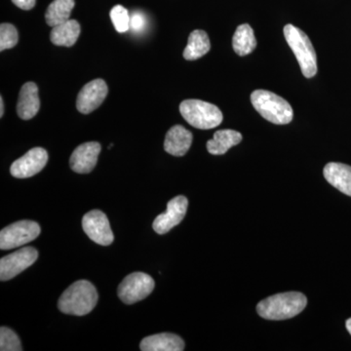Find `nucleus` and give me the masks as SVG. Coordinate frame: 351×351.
I'll use <instances>...</instances> for the list:
<instances>
[{
	"mask_svg": "<svg viewBox=\"0 0 351 351\" xmlns=\"http://www.w3.org/2000/svg\"><path fill=\"white\" fill-rule=\"evenodd\" d=\"M306 295L299 292L281 293L258 302L257 311L267 320H285L295 317L306 308Z\"/></svg>",
	"mask_w": 351,
	"mask_h": 351,
	"instance_id": "1",
	"label": "nucleus"
},
{
	"mask_svg": "<svg viewBox=\"0 0 351 351\" xmlns=\"http://www.w3.org/2000/svg\"><path fill=\"white\" fill-rule=\"evenodd\" d=\"M98 299V292L93 284L87 280L76 281L61 295L58 302V307L64 314L86 315L93 311Z\"/></svg>",
	"mask_w": 351,
	"mask_h": 351,
	"instance_id": "2",
	"label": "nucleus"
},
{
	"mask_svg": "<svg viewBox=\"0 0 351 351\" xmlns=\"http://www.w3.org/2000/svg\"><path fill=\"white\" fill-rule=\"evenodd\" d=\"M251 101L263 119L271 123L284 125L290 123L294 117L290 104L278 95L267 90L254 91L251 95Z\"/></svg>",
	"mask_w": 351,
	"mask_h": 351,
	"instance_id": "3",
	"label": "nucleus"
},
{
	"mask_svg": "<svg viewBox=\"0 0 351 351\" xmlns=\"http://www.w3.org/2000/svg\"><path fill=\"white\" fill-rule=\"evenodd\" d=\"M284 36L299 62L302 75L306 78L313 77L317 73V57L311 39L293 25H285Z\"/></svg>",
	"mask_w": 351,
	"mask_h": 351,
	"instance_id": "4",
	"label": "nucleus"
},
{
	"mask_svg": "<svg viewBox=\"0 0 351 351\" xmlns=\"http://www.w3.org/2000/svg\"><path fill=\"white\" fill-rule=\"evenodd\" d=\"M180 112L189 125L201 130L219 126L223 119V113L217 106L201 100L182 101Z\"/></svg>",
	"mask_w": 351,
	"mask_h": 351,
	"instance_id": "5",
	"label": "nucleus"
},
{
	"mask_svg": "<svg viewBox=\"0 0 351 351\" xmlns=\"http://www.w3.org/2000/svg\"><path fill=\"white\" fill-rule=\"evenodd\" d=\"M40 226L32 221H20L0 232V249L11 250L34 241L40 234Z\"/></svg>",
	"mask_w": 351,
	"mask_h": 351,
	"instance_id": "6",
	"label": "nucleus"
},
{
	"mask_svg": "<svg viewBox=\"0 0 351 351\" xmlns=\"http://www.w3.org/2000/svg\"><path fill=\"white\" fill-rule=\"evenodd\" d=\"M154 280L144 272H134L120 283L119 297L124 304H133L151 295L154 289Z\"/></svg>",
	"mask_w": 351,
	"mask_h": 351,
	"instance_id": "7",
	"label": "nucleus"
},
{
	"mask_svg": "<svg viewBox=\"0 0 351 351\" xmlns=\"http://www.w3.org/2000/svg\"><path fill=\"white\" fill-rule=\"evenodd\" d=\"M38 252L34 247H25L0 260V280L7 281L17 276L36 262Z\"/></svg>",
	"mask_w": 351,
	"mask_h": 351,
	"instance_id": "8",
	"label": "nucleus"
},
{
	"mask_svg": "<svg viewBox=\"0 0 351 351\" xmlns=\"http://www.w3.org/2000/svg\"><path fill=\"white\" fill-rule=\"evenodd\" d=\"M82 228L92 241L101 246H108L114 240L108 217L100 210L88 212L83 217Z\"/></svg>",
	"mask_w": 351,
	"mask_h": 351,
	"instance_id": "9",
	"label": "nucleus"
},
{
	"mask_svg": "<svg viewBox=\"0 0 351 351\" xmlns=\"http://www.w3.org/2000/svg\"><path fill=\"white\" fill-rule=\"evenodd\" d=\"M48 162V154L43 147H34L11 165L10 173L18 179L38 174Z\"/></svg>",
	"mask_w": 351,
	"mask_h": 351,
	"instance_id": "10",
	"label": "nucleus"
},
{
	"mask_svg": "<svg viewBox=\"0 0 351 351\" xmlns=\"http://www.w3.org/2000/svg\"><path fill=\"white\" fill-rule=\"evenodd\" d=\"M188 206L189 201L184 196L180 195L171 199L168 202L165 213L159 215L154 219L152 225L154 232L158 234L169 232L184 219Z\"/></svg>",
	"mask_w": 351,
	"mask_h": 351,
	"instance_id": "11",
	"label": "nucleus"
},
{
	"mask_svg": "<svg viewBox=\"0 0 351 351\" xmlns=\"http://www.w3.org/2000/svg\"><path fill=\"white\" fill-rule=\"evenodd\" d=\"M108 92V88L105 80H92L80 90L76 100V108L83 114L93 112L106 100Z\"/></svg>",
	"mask_w": 351,
	"mask_h": 351,
	"instance_id": "12",
	"label": "nucleus"
},
{
	"mask_svg": "<svg viewBox=\"0 0 351 351\" xmlns=\"http://www.w3.org/2000/svg\"><path fill=\"white\" fill-rule=\"evenodd\" d=\"M101 145L97 142L85 143L76 147L69 159L71 169L78 174H88L98 162Z\"/></svg>",
	"mask_w": 351,
	"mask_h": 351,
	"instance_id": "13",
	"label": "nucleus"
},
{
	"mask_svg": "<svg viewBox=\"0 0 351 351\" xmlns=\"http://www.w3.org/2000/svg\"><path fill=\"white\" fill-rule=\"evenodd\" d=\"M40 108L38 85L27 82L21 89L17 104V113L21 119H34Z\"/></svg>",
	"mask_w": 351,
	"mask_h": 351,
	"instance_id": "14",
	"label": "nucleus"
},
{
	"mask_svg": "<svg viewBox=\"0 0 351 351\" xmlns=\"http://www.w3.org/2000/svg\"><path fill=\"white\" fill-rule=\"evenodd\" d=\"M193 134L181 125L173 126L166 134L164 149L174 156H184L193 144Z\"/></svg>",
	"mask_w": 351,
	"mask_h": 351,
	"instance_id": "15",
	"label": "nucleus"
},
{
	"mask_svg": "<svg viewBox=\"0 0 351 351\" xmlns=\"http://www.w3.org/2000/svg\"><path fill=\"white\" fill-rule=\"evenodd\" d=\"M140 348L143 351H182L184 343L178 335L161 332L143 339Z\"/></svg>",
	"mask_w": 351,
	"mask_h": 351,
	"instance_id": "16",
	"label": "nucleus"
},
{
	"mask_svg": "<svg viewBox=\"0 0 351 351\" xmlns=\"http://www.w3.org/2000/svg\"><path fill=\"white\" fill-rule=\"evenodd\" d=\"M325 179L341 193L351 196V166L331 162L325 166Z\"/></svg>",
	"mask_w": 351,
	"mask_h": 351,
	"instance_id": "17",
	"label": "nucleus"
},
{
	"mask_svg": "<svg viewBox=\"0 0 351 351\" xmlns=\"http://www.w3.org/2000/svg\"><path fill=\"white\" fill-rule=\"evenodd\" d=\"M80 32L82 29L80 23L69 19L66 23L53 27L50 34V40L54 45L71 47L80 38Z\"/></svg>",
	"mask_w": 351,
	"mask_h": 351,
	"instance_id": "18",
	"label": "nucleus"
},
{
	"mask_svg": "<svg viewBox=\"0 0 351 351\" xmlns=\"http://www.w3.org/2000/svg\"><path fill=\"white\" fill-rule=\"evenodd\" d=\"M242 141V135L239 132L226 129L219 130L214 134L212 140L207 142L208 152L214 156L225 154L230 147L239 145Z\"/></svg>",
	"mask_w": 351,
	"mask_h": 351,
	"instance_id": "19",
	"label": "nucleus"
},
{
	"mask_svg": "<svg viewBox=\"0 0 351 351\" xmlns=\"http://www.w3.org/2000/svg\"><path fill=\"white\" fill-rule=\"evenodd\" d=\"M210 48L211 44L206 32L196 29L189 34L188 45L184 51V58L188 61H195L206 55Z\"/></svg>",
	"mask_w": 351,
	"mask_h": 351,
	"instance_id": "20",
	"label": "nucleus"
},
{
	"mask_svg": "<svg viewBox=\"0 0 351 351\" xmlns=\"http://www.w3.org/2000/svg\"><path fill=\"white\" fill-rule=\"evenodd\" d=\"M232 46L235 53L239 56H246L255 50L257 40L250 25L243 24L237 27L233 36Z\"/></svg>",
	"mask_w": 351,
	"mask_h": 351,
	"instance_id": "21",
	"label": "nucleus"
},
{
	"mask_svg": "<svg viewBox=\"0 0 351 351\" xmlns=\"http://www.w3.org/2000/svg\"><path fill=\"white\" fill-rule=\"evenodd\" d=\"M75 6V0H54L46 10V23L52 27L66 23Z\"/></svg>",
	"mask_w": 351,
	"mask_h": 351,
	"instance_id": "22",
	"label": "nucleus"
},
{
	"mask_svg": "<svg viewBox=\"0 0 351 351\" xmlns=\"http://www.w3.org/2000/svg\"><path fill=\"white\" fill-rule=\"evenodd\" d=\"M110 19L114 25L117 32L120 34L128 32L130 29L131 17L128 11L122 5H115L110 11Z\"/></svg>",
	"mask_w": 351,
	"mask_h": 351,
	"instance_id": "23",
	"label": "nucleus"
},
{
	"mask_svg": "<svg viewBox=\"0 0 351 351\" xmlns=\"http://www.w3.org/2000/svg\"><path fill=\"white\" fill-rule=\"evenodd\" d=\"M0 350L22 351L19 337L15 332L7 327L0 328Z\"/></svg>",
	"mask_w": 351,
	"mask_h": 351,
	"instance_id": "24",
	"label": "nucleus"
},
{
	"mask_svg": "<svg viewBox=\"0 0 351 351\" xmlns=\"http://www.w3.org/2000/svg\"><path fill=\"white\" fill-rule=\"evenodd\" d=\"M19 41L17 29L11 24L0 25V51L15 47Z\"/></svg>",
	"mask_w": 351,
	"mask_h": 351,
	"instance_id": "25",
	"label": "nucleus"
},
{
	"mask_svg": "<svg viewBox=\"0 0 351 351\" xmlns=\"http://www.w3.org/2000/svg\"><path fill=\"white\" fill-rule=\"evenodd\" d=\"M145 20L144 16L140 13H134L130 21V29L134 32H140L144 29Z\"/></svg>",
	"mask_w": 351,
	"mask_h": 351,
	"instance_id": "26",
	"label": "nucleus"
},
{
	"mask_svg": "<svg viewBox=\"0 0 351 351\" xmlns=\"http://www.w3.org/2000/svg\"><path fill=\"white\" fill-rule=\"evenodd\" d=\"M12 2L23 10H32L36 6V0H12Z\"/></svg>",
	"mask_w": 351,
	"mask_h": 351,
	"instance_id": "27",
	"label": "nucleus"
},
{
	"mask_svg": "<svg viewBox=\"0 0 351 351\" xmlns=\"http://www.w3.org/2000/svg\"><path fill=\"white\" fill-rule=\"evenodd\" d=\"M4 114V101L3 99L0 98V117H3Z\"/></svg>",
	"mask_w": 351,
	"mask_h": 351,
	"instance_id": "28",
	"label": "nucleus"
},
{
	"mask_svg": "<svg viewBox=\"0 0 351 351\" xmlns=\"http://www.w3.org/2000/svg\"><path fill=\"white\" fill-rule=\"evenodd\" d=\"M346 329H348V331L350 332V334L351 335V318L346 321Z\"/></svg>",
	"mask_w": 351,
	"mask_h": 351,
	"instance_id": "29",
	"label": "nucleus"
}]
</instances>
